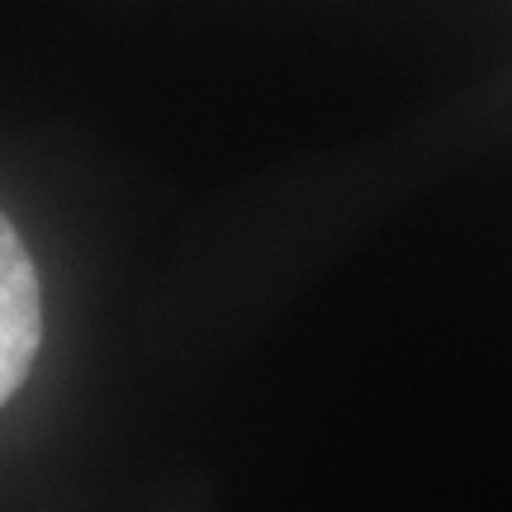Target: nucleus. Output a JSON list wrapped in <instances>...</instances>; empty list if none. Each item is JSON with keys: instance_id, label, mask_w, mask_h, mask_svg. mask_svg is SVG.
Masks as SVG:
<instances>
[{"instance_id": "1", "label": "nucleus", "mask_w": 512, "mask_h": 512, "mask_svg": "<svg viewBox=\"0 0 512 512\" xmlns=\"http://www.w3.org/2000/svg\"><path fill=\"white\" fill-rule=\"evenodd\" d=\"M43 337V309H38V275L24 252L19 233L0 214V403L19 394L29 380Z\"/></svg>"}]
</instances>
